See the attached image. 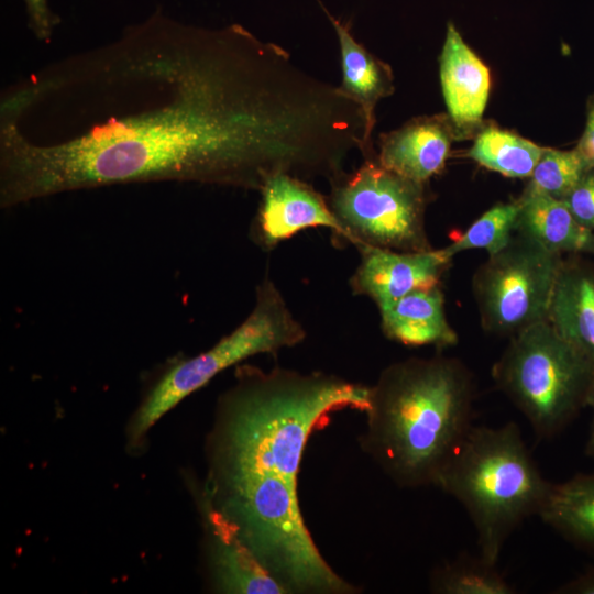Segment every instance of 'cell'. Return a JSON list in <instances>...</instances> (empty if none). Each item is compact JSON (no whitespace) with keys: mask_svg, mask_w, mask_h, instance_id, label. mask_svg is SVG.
Here are the masks:
<instances>
[{"mask_svg":"<svg viewBox=\"0 0 594 594\" xmlns=\"http://www.w3.org/2000/svg\"><path fill=\"white\" fill-rule=\"evenodd\" d=\"M336 86L239 24L160 11L64 57L0 98V206L161 180L258 190L324 177L340 152Z\"/></svg>","mask_w":594,"mask_h":594,"instance_id":"6da1fadb","label":"cell"},{"mask_svg":"<svg viewBox=\"0 0 594 594\" xmlns=\"http://www.w3.org/2000/svg\"><path fill=\"white\" fill-rule=\"evenodd\" d=\"M370 386L314 371L239 366L207 439L204 497L287 594H354L318 549L301 513L298 475L330 414L365 411Z\"/></svg>","mask_w":594,"mask_h":594,"instance_id":"7a4b0ae2","label":"cell"},{"mask_svg":"<svg viewBox=\"0 0 594 594\" xmlns=\"http://www.w3.org/2000/svg\"><path fill=\"white\" fill-rule=\"evenodd\" d=\"M475 385L459 360L408 358L370 386L362 450L403 488L437 486L473 426Z\"/></svg>","mask_w":594,"mask_h":594,"instance_id":"3957f363","label":"cell"},{"mask_svg":"<svg viewBox=\"0 0 594 594\" xmlns=\"http://www.w3.org/2000/svg\"><path fill=\"white\" fill-rule=\"evenodd\" d=\"M553 483L544 479L519 426H472L437 487L457 499L477 536L480 556L497 564L509 536L540 514Z\"/></svg>","mask_w":594,"mask_h":594,"instance_id":"277c9868","label":"cell"},{"mask_svg":"<svg viewBox=\"0 0 594 594\" xmlns=\"http://www.w3.org/2000/svg\"><path fill=\"white\" fill-rule=\"evenodd\" d=\"M492 376L540 438L562 431L590 405L594 389V364L549 321L510 337Z\"/></svg>","mask_w":594,"mask_h":594,"instance_id":"5b68a950","label":"cell"},{"mask_svg":"<svg viewBox=\"0 0 594 594\" xmlns=\"http://www.w3.org/2000/svg\"><path fill=\"white\" fill-rule=\"evenodd\" d=\"M306 337L280 290L270 278L263 279L254 307L240 326L209 350L179 361L154 385L135 414L131 439L139 441L168 410L220 372L256 354L295 346Z\"/></svg>","mask_w":594,"mask_h":594,"instance_id":"8992f818","label":"cell"},{"mask_svg":"<svg viewBox=\"0 0 594 594\" xmlns=\"http://www.w3.org/2000/svg\"><path fill=\"white\" fill-rule=\"evenodd\" d=\"M329 205L344 240L400 252L431 250L425 227L424 184L403 177L376 157L331 183Z\"/></svg>","mask_w":594,"mask_h":594,"instance_id":"52a82bcc","label":"cell"},{"mask_svg":"<svg viewBox=\"0 0 594 594\" xmlns=\"http://www.w3.org/2000/svg\"><path fill=\"white\" fill-rule=\"evenodd\" d=\"M562 254L515 232L510 241L476 270L473 294L482 328L492 334L513 337L548 321Z\"/></svg>","mask_w":594,"mask_h":594,"instance_id":"ba28073f","label":"cell"},{"mask_svg":"<svg viewBox=\"0 0 594 594\" xmlns=\"http://www.w3.org/2000/svg\"><path fill=\"white\" fill-rule=\"evenodd\" d=\"M356 248L361 262L349 280L350 287L377 307L415 290L439 286L452 260L441 249L400 252L371 245Z\"/></svg>","mask_w":594,"mask_h":594,"instance_id":"9c48e42d","label":"cell"},{"mask_svg":"<svg viewBox=\"0 0 594 594\" xmlns=\"http://www.w3.org/2000/svg\"><path fill=\"white\" fill-rule=\"evenodd\" d=\"M261 194L254 235L262 246L271 249L301 230L318 227L344 239V230L329 201L306 180L277 174L265 183Z\"/></svg>","mask_w":594,"mask_h":594,"instance_id":"30bf717a","label":"cell"},{"mask_svg":"<svg viewBox=\"0 0 594 594\" xmlns=\"http://www.w3.org/2000/svg\"><path fill=\"white\" fill-rule=\"evenodd\" d=\"M202 510L208 564L215 590L227 594H287L239 536L237 528L205 497Z\"/></svg>","mask_w":594,"mask_h":594,"instance_id":"8fae6325","label":"cell"},{"mask_svg":"<svg viewBox=\"0 0 594 594\" xmlns=\"http://www.w3.org/2000/svg\"><path fill=\"white\" fill-rule=\"evenodd\" d=\"M440 80L451 123L460 133L472 132L485 110L490 72L452 23L448 24L440 55Z\"/></svg>","mask_w":594,"mask_h":594,"instance_id":"7c38bea8","label":"cell"},{"mask_svg":"<svg viewBox=\"0 0 594 594\" xmlns=\"http://www.w3.org/2000/svg\"><path fill=\"white\" fill-rule=\"evenodd\" d=\"M452 136L447 119L418 118L382 135L376 160L385 168L425 184L444 166Z\"/></svg>","mask_w":594,"mask_h":594,"instance_id":"4fadbf2b","label":"cell"},{"mask_svg":"<svg viewBox=\"0 0 594 594\" xmlns=\"http://www.w3.org/2000/svg\"><path fill=\"white\" fill-rule=\"evenodd\" d=\"M326 13L334 28L340 45L342 66L340 89L360 107L364 117L365 129L360 151L365 158L373 157L371 138L375 124V107L382 98L392 94L393 75L388 65L356 42L348 23H342L328 11Z\"/></svg>","mask_w":594,"mask_h":594,"instance_id":"5bb4252c","label":"cell"},{"mask_svg":"<svg viewBox=\"0 0 594 594\" xmlns=\"http://www.w3.org/2000/svg\"><path fill=\"white\" fill-rule=\"evenodd\" d=\"M377 308L382 331L389 340L408 346L438 349L458 343V334L446 316L440 286L415 290Z\"/></svg>","mask_w":594,"mask_h":594,"instance_id":"9a60e30c","label":"cell"},{"mask_svg":"<svg viewBox=\"0 0 594 594\" xmlns=\"http://www.w3.org/2000/svg\"><path fill=\"white\" fill-rule=\"evenodd\" d=\"M548 321L594 364V268L578 260L563 261L554 286Z\"/></svg>","mask_w":594,"mask_h":594,"instance_id":"2e32d148","label":"cell"},{"mask_svg":"<svg viewBox=\"0 0 594 594\" xmlns=\"http://www.w3.org/2000/svg\"><path fill=\"white\" fill-rule=\"evenodd\" d=\"M517 201L515 232L554 253L594 254V230L578 222L563 200L526 188Z\"/></svg>","mask_w":594,"mask_h":594,"instance_id":"e0dca14e","label":"cell"},{"mask_svg":"<svg viewBox=\"0 0 594 594\" xmlns=\"http://www.w3.org/2000/svg\"><path fill=\"white\" fill-rule=\"evenodd\" d=\"M539 517L566 540L594 554V473L552 484Z\"/></svg>","mask_w":594,"mask_h":594,"instance_id":"ac0fdd59","label":"cell"},{"mask_svg":"<svg viewBox=\"0 0 594 594\" xmlns=\"http://www.w3.org/2000/svg\"><path fill=\"white\" fill-rule=\"evenodd\" d=\"M544 147L496 127L482 129L468 156L507 177H530Z\"/></svg>","mask_w":594,"mask_h":594,"instance_id":"d6986e66","label":"cell"},{"mask_svg":"<svg viewBox=\"0 0 594 594\" xmlns=\"http://www.w3.org/2000/svg\"><path fill=\"white\" fill-rule=\"evenodd\" d=\"M430 591L436 594H513L515 588L480 554L464 553L432 570Z\"/></svg>","mask_w":594,"mask_h":594,"instance_id":"ffe728a7","label":"cell"},{"mask_svg":"<svg viewBox=\"0 0 594 594\" xmlns=\"http://www.w3.org/2000/svg\"><path fill=\"white\" fill-rule=\"evenodd\" d=\"M518 209L517 200L493 206L475 220L460 238L441 250L450 258L471 249H484L488 255L498 252L514 235Z\"/></svg>","mask_w":594,"mask_h":594,"instance_id":"44dd1931","label":"cell"},{"mask_svg":"<svg viewBox=\"0 0 594 594\" xmlns=\"http://www.w3.org/2000/svg\"><path fill=\"white\" fill-rule=\"evenodd\" d=\"M588 168L576 147L571 151L544 147L526 188L562 199Z\"/></svg>","mask_w":594,"mask_h":594,"instance_id":"7402d4cb","label":"cell"},{"mask_svg":"<svg viewBox=\"0 0 594 594\" xmlns=\"http://www.w3.org/2000/svg\"><path fill=\"white\" fill-rule=\"evenodd\" d=\"M561 200L578 222L594 230V168H588Z\"/></svg>","mask_w":594,"mask_h":594,"instance_id":"603a6c76","label":"cell"},{"mask_svg":"<svg viewBox=\"0 0 594 594\" xmlns=\"http://www.w3.org/2000/svg\"><path fill=\"white\" fill-rule=\"evenodd\" d=\"M26 9L28 24L35 37L44 43L52 38L59 18L50 8L48 0H23Z\"/></svg>","mask_w":594,"mask_h":594,"instance_id":"cb8c5ba5","label":"cell"},{"mask_svg":"<svg viewBox=\"0 0 594 594\" xmlns=\"http://www.w3.org/2000/svg\"><path fill=\"white\" fill-rule=\"evenodd\" d=\"M576 150L590 168H594V100L590 102L586 124Z\"/></svg>","mask_w":594,"mask_h":594,"instance_id":"d4e9b609","label":"cell"},{"mask_svg":"<svg viewBox=\"0 0 594 594\" xmlns=\"http://www.w3.org/2000/svg\"><path fill=\"white\" fill-rule=\"evenodd\" d=\"M561 594H594V568L556 591Z\"/></svg>","mask_w":594,"mask_h":594,"instance_id":"484cf974","label":"cell"},{"mask_svg":"<svg viewBox=\"0 0 594 594\" xmlns=\"http://www.w3.org/2000/svg\"><path fill=\"white\" fill-rule=\"evenodd\" d=\"M588 406L593 408V419H592V425L590 429V435H588L586 446H585V453L587 457L594 459V389H593Z\"/></svg>","mask_w":594,"mask_h":594,"instance_id":"4316f807","label":"cell"}]
</instances>
